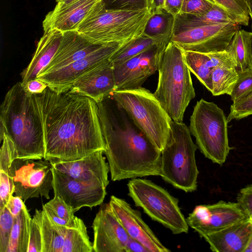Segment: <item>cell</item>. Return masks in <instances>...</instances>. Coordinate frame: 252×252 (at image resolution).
Listing matches in <instances>:
<instances>
[{"mask_svg": "<svg viewBox=\"0 0 252 252\" xmlns=\"http://www.w3.org/2000/svg\"><path fill=\"white\" fill-rule=\"evenodd\" d=\"M36 96L44 126L45 160L71 161L105 151L94 100L69 90L58 92L48 87Z\"/></svg>", "mask_w": 252, "mask_h": 252, "instance_id": "6da1fadb", "label": "cell"}, {"mask_svg": "<svg viewBox=\"0 0 252 252\" xmlns=\"http://www.w3.org/2000/svg\"><path fill=\"white\" fill-rule=\"evenodd\" d=\"M97 105L111 180L160 176L161 151L111 94Z\"/></svg>", "mask_w": 252, "mask_h": 252, "instance_id": "7a4b0ae2", "label": "cell"}, {"mask_svg": "<svg viewBox=\"0 0 252 252\" xmlns=\"http://www.w3.org/2000/svg\"><path fill=\"white\" fill-rule=\"evenodd\" d=\"M0 108V139L4 134L11 139L17 158L44 159V126L36 94L17 82L6 93Z\"/></svg>", "mask_w": 252, "mask_h": 252, "instance_id": "3957f363", "label": "cell"}, {"mask_svg": "<svg viewBox=\"0 0 252 252\" xmlns=\"http://www.w3.org/2000/svg\"><path fill=\"white\" fill-rule=\"evenodd\" d=\"M158 71V85L154 94L173 121L183 122L186 108L195 96L184 50L170 41Z\"/></svg>", "mask_w": 252, "mask_h": 252, "instance_id": "277c9868", "label": "cell"}, {"mask_svg": "<svg viewBox=\"0 0 252 252\" xmlns=\"http://www.w3.org/2000/svg\"><path fill=\"white\" fill-rule=\"evenodd\" d=\"M152 13L148 9H110L103 1L92 10L77 31L97 44L127 43L143 34Z\"/></svg>", "mask_w": 252, "mask_h": 252, "instance_id": "5b68a950", "label": "cell"}, {"mask_svg": "<svg viewBox=\"0 0 252 252\" xmlns=\"http://www.w3.org/2000/svg\"><path fill=\"white\" fill-rule=\"evenodd\" d=\"M197 148L189 127L173 121L170 135L161 150L160 176L178 189L195 191L199 174L195 156Z\"/></svg>", "mask_w": 252, "mask_h": 252, "instance_id": "8992f818", "label": "cell"}, {"mask_svg": "<svg viewBox=\"0 0 252 252\" xmlns=\"http://www.w3.org/2000/svg\"><path fill=\"white\" fill-rule=\"evenodd\" d=\"M111 95L138 127L161 151L170 135L173 120L154 93L141 87L116 90Z\"/></svg>", "mask_w": 252, "mask_h": 252, "instance_id": "52a82bcc", "label": "cell"}, {"mask_svg": "<svg viewBox=\"0 0 252 252\" xmlns=\"http://www.w3.org/2000/svg\"><path fill=\"white\" fill-rule=\"evenodd\" d=\"M227 118L216 104L203 98L197 101L190 118L189 130L201 152L213 162L223 164L231 149Z\"/></svg>", "mask_w": 252, "mask_h": 252, "instance_id": "ba28073f", "label": "cell"}, {"mask_svg": "<svg viewBox=\"0 0 252 252\" xmlns=\"http://www.w3.org/2000/svg\"><path fill=\"white\" fill-rule=\"evenodd\" d=\"M128 195L136 207L174 234L188 233L189 225L179 206V200L150 180L133 178L127 184Z\"/></svg>", "mask_w": 252, "mask_h": 252, "instance_id": "9c48e42d", "label": "cell"}, {"mask_svg": "<svg viewBox=\"0 0 252 252\" xmlns=\"http://www.w3.org/2000/svg\"><path fill=\"white\" fill-rule=\"evenodd\" d=\"M52 169L51 163L44 159H15L8 170L15 195L24 202L40 196L49 199L53 185Z\"/></svg>", "mask_w": 252, "mask_h": 252, "instance_id": "30bf717a", "label": "cell"}, {"mask_svg": "<svg viewBox=\"0 0 252 252\" xmlns=\"http://www.w3.org/2000/svg\"><path fill=\"white\" fill-rule=\"evenodd\" d=\"M126 43L104 44L85 57L61 68L45 73H39L36 78L45 82L48 87L55 91H68L80 78L109 61L110 58Z\"/></svg>", "mask_w": 252, "mask_h": 252, "instance_id": "8fae6325", "label": "cell"}, {"mask_svg": "<svg viewBox=\"0 0 252 252\" xmlns=\"http://www.w3.org/2000/svg\"><path fill=\"white\" fill-rule=\"evenodd\" d=\"M239 25L229 23L197 27L173 35L170 41L185 51L202 53L221 51L229 44Z\"/></svg>", "mask_w": 252, "mask_h": 252, "instance_id": "7c38bea8", "label": "cell"}, {"mask_svg": "<svg viewBox=\"0 0 252 252\" xmlns=\"http://www.w3.org/2000/svg\"><path fill=\"white\" fill-rule=\"evenodd\" d=\"M247 218L237 202L220 200L213 204L196 206L186 220L189 226L203 237Z\"/></svg>", "mask_w": 252, "mask_h": 252, "instance_id": "4fadbf2b", "label": "cell"}, {"mask_svg": "<svg viewBox=\"0 0 252 252\" xmlns=\"http://www.w3.org/2000/svg\"><path fill=\"white\" fill-rule=\"evenodd\" d=\"M167 45L155 46L122 63L113 65L116 90L142 87L148 78L158 70Z\"/></svg>", "mask_w": 252, "mask_h": 252, "instance_id": "5bb4252c", "label": "cell"}, {"mask_svg": "<svg viewBox=\"0 0 252 252\" xmlns=\"http://www.w3.org/2000/svg\"><path fill=\"white\" fill-rule=\"evenodd\" d=\"M52 170L54 196L63 199L74 213L82 207L92 208L103 203L106 188L79 181L53 166Z\"/></svg>", "mask_w": 252, "mask_h": 252, "instance_id": "9a60e30c", "label": "cell"}, {"mask_svg": "<svg viewBox=\"0 0 252 252\" xmlns=\"http://www.w3.org/2000/svg\"><path fill=\"white\" fill-rule=\"evenodd\" d=\"M92 227L94 252H125L129 236L109 203L101 205Z\"/></svg>", "mask_w": 252, "mask_h": 252, "instance_id": "2e32d148", "label": "cell"}, {"mask_svg": "<svg viewBox=\"0 0 252 252\" xmlns=\"http://www.w3.org/2000/svg\"><path fill=\"white\" fill-rule=\"evenodd\" d=\"M128 236L140 242L149 252H169L141 217L125 200L112 195L109 202Z\"/></svg>", "mask_w": 252, "mask_h": 252, "instance_id": "e0dca14e", "label": "cell"}, {"mask_svg": "<svg viewBox=\"0 0 252 252\" xmlns=\"http://www.w3.org/2000/svg\"><path fill=\"white\" fill-rule=\"evenodd\" d=\"M103 153L100 150L78 160L51 163L55 169L74 179L106 188L110 170Z\"/></svg>", "mask_w": 252, "mask_h": 252, "instance_id": "ac0fdd59", "label": "cell"}, {"mask_svg": "<svg viewBox=\"0 0 252 252\" xmlns=\"http://www.w3.org/2000/svg\"><path fill=\"white\" fill-rule=\"evenodd\" d=\"M103 0H74L66 4L57 3L45 16L44 31L57 30L63 32L77 31L94 7Z\"/></svg>", "mask_w": 252, "mask_h": 252, "instance_id": "d6986e66", "label": "cell"}, {"mask_svg": "<svg viewBox=\"0 0 252 252\" xmlns=\"http://www.w3.org/2000/svg\"><path fill=\"white\" fill-rule=\"evenodd\" d=\"M103 44L91 41L77 31L63 32L54 57L39 73H47L67 66L91 54Z\"/></svg>", "mask_w": 252, "mask_h": 252, "instance_id": "ffe728a7", "label": "cell"}, {"mask_svg": "<svg viewBox=\"0 0 252 252\" xmlns=\"http://www.w3.org/2000/svg\"><path fill=\"white\" fill-rule=\"evenodd\" d=\"M115 90L113 66L109 60L76 81L69 91L88 97L97 103Z\"/></svg>", "mask_w": 252, "mask_h": 252, "instance_id": "44dd1931", "label": "cell"}, {"mask_svg": "<svg viewBox=\"0 0 252 252\" xmlns=\"http://www.w3.org/2000/svg\"><path fill=\"white\" fill-rule=\"evenodd\" d=\"M252 235V222L247 218L203 236L216 252H244Z\"/></svg>", "mask_w": 252, "mask_h": 252, "instance_id": "7402d4cb", "label": "cell"}, {"mask_svg": "<svg viewBox=\"0 0 252 252\" xmlns=\"http://www.w3.org/2000/svg\"><path fill=\"white\" fill-rule=\"evenodd\" d=\"M63 35V32L57 30L44 31L30 63L21 73L23 86L36 78L38 74L49 64L58 49Z\"/></svg>", "mask_w": 252, "mask_h": 252, "instance_id": "603a6c76", "label": "cell"}, {"mask_svg": "<svg viewBox=\"0 0 252 252\" xmlns=\"http://www.w3.org/2000/svg\"><path fill=\"white\" fill-rule=\"evenodd\" d=\"M229 23L244 26L240 19L214 4L209 11L202 15L179 13L175 16L173 35L197 27Z\"/></svg>", "mask_w": 252, "mask_h": 252, "instance_id": "cb8c5ba5", "label": "cell"}, {"mask_svg": "<svg viewBox=\"0 0 252 252\" xmlns=\"http://www.w3.org/2000/svg\"><path fill=\"white\" fill-rule=\"evenodd\" d=\"M33 218L38 222L41 230L42 252H62L68 227L54 222L43 209H36Z\"/></svg>", "mask_w": 252, "mask_h": 252, "instance_id": "d4e9b609", "label": "cell"}, {"mask_svg": "<svg viewBox=\"0 0 252 252\" xmlns=\"http://www.w3.org/2000/svg\"><path fill=\"white\" fill-rule=\"evenodd\" d=\"M175 16L165 10L152 14L145 26L143 34L159 44H168L173 35Z\"/></svg>", "mask_w": 252, "mask_h": 252, "instance_id": "484cf974", "label": "cell"}, {"mask_svg": "<svg viewBox=\"0 0 252 252\" xmlns=\"http://www.w3.org/2000/svg\"><path fill=\"white\" fill-rule=\"evenodd\" d=\"M31 217L25 205L15 218L6 252H27L29 244Z\"/></svg>", "mask_w": 252, "mask_h": 252, "instance_id": "4316f807", "label": "cell"}, {"mask_svg": "<svg viewBox=\"0 0 252 252\" xmlns=\"http://www.w3.org/2000/svg\"><path fill=\"white\" fill-rule=\"evenodd\" d=\"M93 252V243L90 241L86 226L82 220L77 226L67 228L62 252Z\"/></svg>", "mask_w": 252, "mask_h": 252, "instance_id": "83f0119b", "label": "cell"}, {"mask_svg": "<svg viewBox=\"0 0 252 252\" xmlns=\"http://www.w3.org/2000/svg\"><path fill=\"white\" fill-rule=\"evenodd\" d=\"M239 77L236 67L220 66L213 69L212 72V89L214 96L227 94L231 95Z\"/></svg>", "mask_w": 252, "mask_h": 252, "instance_id": "f1b7e54d", "label": "cell"}, {"mask_svg": "<svg viewBox=\"0 0 252 252\" xmlns=\"http://www.w3.org/2000/svg\"><path fill=\"white\" fill-rule=\"evenodd\" d=\"M159 45L161 44L143 34L125 44L110 58L109 60L113 65L119 64L155 46Z\"/></svg>", "mask_w": 252, "mask_h": 252, "instance_id": "f546056e", "label": "cell"}, {"mask_svg": "<svg viewBox=\"0 0 252 252\" xmlns=\"http://www.w3.org/2000/svg\"><path fill=\"white\" fill-rule=\"evenodd\" d=\"M184 53L186 63L190 72L211 92L213 69L207 65V54L185 50H184Z\"/></svg>", "mask_w": 252, "mask_h": 252, "instance_id": "4dcf8cb0", "label": "cell"}, {"mask_svg": "<svg viewBox=\"0 0 252 252\" xmlns=\"http://www.w3.org/2000/svg\"><path fill=\"white\" fill-rule=\"evenodd\" d=\"M244 32V30H238L225 49L234 60L237 69L241 71L248 67L246 62Z\"/></svg>", "mask_w": 252, "mask_h": 252, "instance_id": "1f68e13d", "label": "cell"}, {"mask_svg": "<svg viewBox=\"0 0 252 252\" xmlns=\"http://www.w3.org/2000/svg\"><path fill=\"white\" fill-rule=\"evenodd\" d=\"M237 70L238 79L230 95L233 103L240 102L252 94V70L249 67Z\"/></svg>", "mask_w": 252, "mask_h": 252, "instance_id": "d6a6232c", "label": "cell"}, {"mask_svg": "<svg viewBox=\"0 0 252 252\" xmlns=\"http://www.w3.org/2000/svg\"><path fill=\"white\" fill-rule=\"evenodd\" d=\"M105 7L110 9L140 10L148 9L152 13V0H103Z\"/></svg>", "mask_w": 252, "mask_h": 252, "instance_id": "836d02e7", "label": "cell"}, {"mask_svg": "<svg viewBox=\"0 0 252 252\" xmlns=\"http://www.w3.org/2000/svg\"><path fill=\"white\" fill-rule=\"evenodd\" d=\"M232 15L240 19L244 26L249 23V16L246 3L239 0H211Z\"/></svg>", "mask_w": 252, "mask_h": 252, "instance_id": "e575fe53", "label": "cell"}, {"mask_svg": "<svg viewBox=\"0 0 252 252\" xmlns=\"http://www.w3.org/2000/svg\"><path fill=\"white\" fill-rule=\"evenodd\" d=\"M15 218L6 207L0 211V252H6Z\"/></svg>", "mask_w": 252, "mask_h": 252, "instance_id": "d590c367", "label": "cell"}, {"mask_svg": "<svg viewBox=\"0 0 252 252\" xmlns=\"http://www.w3.org/2000/svg\"><path fill=\"white\" fill-rule=\"evenodd\" d=\"M2 145L0 150V171L8 173L13 161L17 158L14 144L11 139L4 134L0 139Z\"/></svg>", "mask_w": 252, "mask_h": 252, "instance_id": "8d00e7d4", "label": "cell"}, {"mask_svg": "<svg viewBox=\"0 0 252 252\" xmlns=\"http://www.w3.org/2000/svg\"><path fill=\"white\" fill-rule=\"evenodd\" d=\"M214 4L211 0H183L180 13L202 15L209 11Z\"/></svg>", "mask_w": 252, "mask_h": 252, "instance_id": "74e56055", "label": "cell"}, {"mask_svg": "<svg viewBox=\"0 0 252 252\" xmlns=\"http://www.w3.org/2000/svg\"><path fill=\"white\" fill-rule=\"evenodd\" d=\"M44 205L62 219L72 221L76 217L72 209L58 196H54L53 199Z\"/></svg>", "mask_w": 252, "mask_h": 252, "instance_id": "f35d334b", "label": "cell"}, {"mask_svg": "<svg viewBox=\"0 0 252 252\" xmlns=\"http://www.w3.org/2000/svg\"><path fill=\"white\" fill-rule=\"evenodd\" d=\"M14 192V185L8 173L0 171V211L6 208Z\"/></svg>", "mask_w": 252, "mask_h": 252, "instance_id": "ab89813d", "label": "cell"}, {"mask_svg": "<svg viewBox=\"0 0 252 252\" xmlns=\"http://www.w3.org/2000/svg\"><path fill=\"white\" fill-rule=\"evenodd\" d=\"M252 115V94L242 101L232 103L227 118L228 122L240 120Z\"/></svg>", "mask_w": 252, "mask_h": 252, "instance_id": "60d3db41", "label": "cell"}, {"mask_svg": "<svg viewBox=\"0 0 252 252\" xmlns=\"http://www.w3.org/2000/svg\"><path fill=\"white\" fill-rule=\"evenodd\" d=\"M206 54L207 65L212 69L216 67L223 65L234 66L237 68L234 60L226 50Z\"/></svg>", "mask_w": 252, "mask_h": 252, "instance_id": "b9f144b4", "label": "cell"}, {"mask_svg": "<svg viewBox=\"0 0 252 252\" xmlns=\"http://www.w3.org/2000/svg\"><path fill=\"white\" fill-rule=\"evenodd\" d=\"M27 252H42V239L39 225L34 218L30 222L29 244Z\"/></svg>", "mask_w": 252, "mask_h": 252, "instance_id": "7bdbcfd3", "label": "cell"}, {"mask_svg": "<svg viewBox=\"0 0 252 252\" xmlns=\"http://www.w3.org/2000/svg\"><path fill=\"white\" fill-rule=\"evenodd\" d=\"M237 203L245 214L252 216V184L242 188L237 194Z\"/></svg>", "mask_w": 252, "mask_h": 252, "instance_id": "ee69618b", "label": "cell"}, {"mask_svg": "<svg viewBox=\"0 0 252 252\" xmlns=\"http://www.w3.org/2000/svg\"><path fill=\"white\" fill-rule=\"evenodd\" d=\"M47 87L48 85L45 82L35 78L29 81L24 88L28 93L37 94L42 93Z\"/></svg>", "mask_w": 252, "mask_h": 252, "instance_id": "f6af8a7d", "label": "cell"}, {"mask_svg": "<svg viewBox=\"0 0 252 252\" xmlns=\"http://www.w3.org/2000/svg\"><path fill=\"white\" fill-rule=\"evenodd\" d=\"M24 202L20 197L12 195L6 207L10 214L16 218L23 209L25 205Z\"/></svg>", "mask_w": 252, "mask_h": 252, "instance_id": "bcb514c9", "label": "cell"}, {"mask_svg": "<svg viewBox=\"0 0 252 252\" xmlns=\"http://www.w3.org/2000/svg\"><path fill=\"white\" fill-rule=\"evenodd\" d=\"M244 34L247 64L252 70V32L245 30Z\"/></svg>", "mask_w": 252, "mask_h": 252, "instance_id": "7dc6e473", "label": "cell"}, {"mask_svg": "<svg viewBox=\"0 0 252 252\" xmlns=\"http://www.w3.org/2000/svg\"><path fill=\"white\" fill-rule=\"evenodd\" d=\"M183 0H164V10L174 16L181 11Z\"/></svg>", "mask_w": 252, "mask_h": 252, "instance_id": "c3c4849f", "label": "cell"}, {"mask_svg": "<svg viewBox=\"0 0 252 252\" xmlns=\"http://www.w3.org/2000/svg\"><path fill=\"white\" fill-rule=\"evenodd\" d=\"M125 252H149L140 242L129 236Z\"/></svg>", "mask_w": 252, "mask_h": 252, "instance_id": "681fc988", "label": "cell"}, {"mask_svg": "<svg viewBox=\"0 0 252 252\" xmlns=\"http://www.w3.org/2000/svg\"><path fill=\"white\" fill-rule=\"evenodd\" d=\"M152 14L164 10V0H152Z\"/></svg>", "mask_w": 252, "mask_h": 252, "instance_id": "f907efd6", "label": "cell"}, {"mask_svg": "<svg viewBox=\"0 0 252 252\" xmlns=\"http://www.w3.org/2000/svg\"><path fill=\"white\" fill-rule=\"evenodd\" d=\"M246 4L248 8L249 15L250 16L252 20V0H247L246 2Z\"/></svg>", "mask_w": 252, "mask_h": 252, "instance_id": "816d5d0a", "label": "cell"}, {"mask_svg": "<svg viewBox=\"0 0 252 252\" xmlns=\"http://www.w3.org/2000/svg\"><path fill=\"white\" fill-rule=\"evenodd\" d=\"M244 252H252V235L248 242Z\"/></svg>", "mask_w": 252, "mask_h": 252, "instance_id": "f5cc1de1", "label": "cell"}, {"mask_svg": "<svg viewBox=\"0 0 252 252\" xmlns=\"http://www.w3.org/2000/svg\"><path fill=\"white\" fill-rule=\"evenodd\" d=\"M74 0H56V2L61 4H66Z\"/></svg>", "mask_w": 252, "mask_h": 252, "instance_id": "db71d44e", "label": "cell"}, {"mask_svg": "<svg viewBox=\"0 0 252 252\" xmlns=\"http://www.w3.org/2000/svg\"><path fill=\"white\" fill-rule=\"evenodd\" d=\"M241 0V1L244 2H245L246 3V2L247 0Z\"/></svg>", "mask_w": 252, "mask_h": 252, "instance_id": "11a10c76", "label": "cell"}, {"mask_svg": "<svg viewBox=\"0 0 252 252\" xmlns=\"http://www.w3.org/2000/svg\"><path fill=\"white\" fill-rule=\"evenodd\" d=\"M249 218H250L251 221L252 222V216L251 217H250Z\"/></svg>", "mask_w": 252, "mask_h": 252, "instance_id": "9f6ffc18", "label": "cell"}]
</instances>
